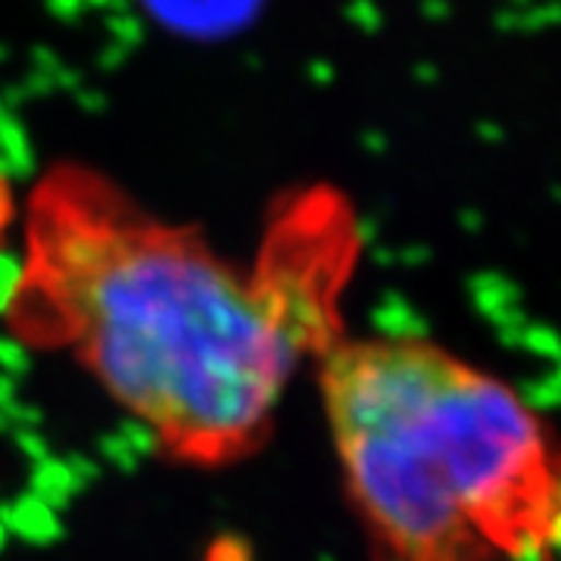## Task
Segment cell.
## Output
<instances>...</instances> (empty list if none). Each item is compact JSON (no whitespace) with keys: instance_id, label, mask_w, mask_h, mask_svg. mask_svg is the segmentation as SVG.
I'll use <instances>...</instances> for the list:
<instances>
[{"instance_id":"7a4b0ae2","label":"cell","mask_w":561,"mask_h":561,"mask_svg":"<svg viewBox=\"0 0 561 561\" xmlns=\"http://www.w3.org/2000/svg\"><path fill=\"white\" fill-rule=\"evenodd\" d=\"M38 256L110 393L191 446L253 434L300 362L260 287L94 197L69 191L47 203Z\"/></svg>"},{"instance_id":"9c48e42d","label":"cell","mask_w":561,"mask_h":561,"mask_svg":"<svg viewBox=\"0 0 561 561\" xmlns=\"http://www.w3.org/2000/svg\"><path fill=\"white\" fill-rule=\"evenodd\" d=\"M25 287V262L16 253L0 250V316H7Z\"/></svg>"},{"instance_id":"ba28073f","label":"cell","mask_w":561,"mask_h":561,"mask_svg":"<svg viewBox=\"0 0 561 561\" xmlns=\"http://www.w3.org/2000/svg\"><path fill=\"white\" fill-rule=\"evenodd\" d=\"M116 434H119L122 440L128 443V449L138 456L140 461L150 459V456H157L160 453V443H162V431L157 424H150L147 419H125L119 421V427H116Z\"/></svg>"},{"instance_id":"52a82bcc","label":"cell","mask_w":561,"mask_h":561,"mask_svg":"<svg viewBox=\"0 0 561 561\" xmlns=\"http://www.w3.org/2000/svg\"><path fill=\"white\" fill-rule=\"evenodd\" d=\"M371 324L378 328V334H383V341H424L427 324H421L402 302L387 300L371 312Z\"/></svg>"},{"instance_id":"e0dca14e","label":"cell","mask_w":561,"mask_h":561,"mask_svg":"<svg viewBox=\"0 0 561 561\" xmlns=\"http://www.w3.org/2000/svg\"><path fill=\"white\" fill-rule=\"evenodd\" d=\"M7 213H10V203H7V194H3V187H0V228H3V221H7Z\"/></svg>"},{"instance_id":"5b68a950","label":"cell","mask_w":561,"mask_h":561,"mask_svg":"<svg viewBox=\"0 0 561 561\" xmlns=\"http://www.w3.org/2000/svg\"><path fill=\"white\" fill-rule=\"evenodd\" d=\"M253 3L256 0H150L162 20L194 32H219L225 25L247 20Z\"/></svg>"},{"instance_id":"5bb4252c","label":"cell","mask_w":561,"mask_h":561,"mask_svg":"<svg viewBox=\"0 0 561 561\" xmlns=\"http://www.w3.org/2000/svg\"><path fill=\"white\" fill-rule=\"evenodd\" d=\"M66 465L72 468V474H76V481H79L81 490H88L91 483L101 481V465L91 459V456H84V453H69V456H66Z\"/></svg>"},{"instance_id":"7c38bea8","label":"cell","mask_w":561,"mask_h":561,"mask_svg":"<svg viewBox=\"0 0 561 561\" xmlns=\"http://www.w3.org/2000/svg\"><path fill=\"white\" fill-rule=\"evenodd\" d=\"M44 424V412L35 402L13 400L7 409H0V434H13L20 427H35L38 431Z\"/></svg>"},{"instance_id":"30bf717a","label":"cell","mask_w":561,"mask_h":561,"mask_svg":"<svg viewBox=\"0 0 561 561\" xmlns=\"http://www.w3.org/2000/svg\"><path fill=\"white\" fill-rule=\"evenodd\" d=\"M0 371L10 375V378H16V381L25 378L32 371V353H28V346L16 341V337L0 334Z\"/></svg>"},{"instance_id":"9a60e30c","label":"cell","mask_w":561,"mask_h":561,"mask_svg":"<svg viewBox=\"0 0 561 561\" xmlns=\"http://www.w3.org/2000/svg\"><path fill=\"white\" fill-rule=\"evenodd\" d=\"M213 561H250V552H247V546L241 540H225L216 546Z\"/></svg>"},{"instance_id":"ac0fdd59","label":"cell","mask_w":561,"mask_h":561,"mask_svg":"<svg viewBox=\"0 0 561 561\" xmlns=\"http://www.w3.org/2000/svg\"><path fill=\"white\" fill-rule=\"evenodd\" d=\"M7 540H10V530L3 527V522H0V552L7 549Z\"/></svg>"},{"instance_id":"8992f818","label":"cell","mask_w":561,"mask_h":561,"mask_svg":"<svg viewBox=\"0 0 561 561\" xmlns=\"http://www.w3.org/2000/svg\"><path fill=\"white\" fill-rule=\"evenodd\" d=\"M28 493H35L41 502H47L54 512H62V508H69L72 500L84 493L76 481V474H72V468L66 465V459H57V456H50V459H44L35 465V471H32V490Z\"/></svg>"},{"instance_id":"d6986e66","label":"cell","mask_w":561,"mask_h":561,"mask_svg":"<svg viewBox=\"0 0 561 561\" xmlns=\"http://www.w3.org/2000/svg\"><path fill=\"white\" fill-rule=\"evenodd\" d=\"M397 561H402V559H397Z\"/></svg>"},{"instance_id":"4fadbf2b","label":"cell","mask_w":561,"mask_h":561,"mask_svg":"<svg viewBox=\"0 0 561 561\" xmlns=\"http://www.w3.org/2000/svg\"><path fill=\"white\" fill-rule=\"evenodd\" d=\"M13 437V443H16V449H20L22 456L28 461H44L50 459V443L41 437V431H35V427H20V431H13L10 434Z\"/></svg>"},{"instance_id":"3957f363","label":"cell","mask_w":561,"mask_h":561,"mask_svg":"<svg viewBox=\"0 0 561 561\" xmlns=\"http://www.w3.org/2000/svg\"><path fill=\"white\" fill-rule=\"evenodd\" d=\"M262 300L268 302L278 324L300 343L302 350L312 343L328 341L331 334V316L321 302L316 284L297 265H275L265 278L256 284Z\"/></svg>"},{"instance_id":"8fae6325","label":"cell","mask_w":561,"mask_h":561,"mask_svg":"<svg viewBox=\"0 0 561 561\" xmlns=\"http://www.w3.org/2000/svg\"><path fill=\"white\" fill-rule=\"evenodd\" d=\"M98 449H101V456L106 465H113L116 471L122 474H135L140 468V459L128 449V443L122 440L119 434L113 431V434H103L101 440H98Z\"/></svg>"},{"instance_id":"2e32d148","label":"cell","mask_w":561,"mask_h":561,"mask_svg":"<svg viewBox=\"0 0 561 561\" xmlns=\"http://www.w3.org/2000/svg\"><path fill=\"white\" fill-rule=\"evenodd\" d=\"M13 400H20V381L0 371V409H7Z\"/></svg>"},{"instance_id":"6da1fadb","label":"cell","mask_w":561,"mask_h":561,"mask_svg":"<svg viewBox=\"0 0 561 561\" xmlns=\"http://www.w3.org/2000/svg\"><path fill=\"white\" fill-rule=\"evenodd\" d=\"M324 397L353 490L402 561H561V440L424 341L341 346Z\"/></svg>"},{"instance_id":"277c9868","label":"cell","mask_w":561,"mask_h":561,"mask_svg":"<svg viewBox=\"0 0 561 561\" xmlns=\"http://www.w3.org/2000/svg\"><path fill=\"white\" fill-rule=\"evenodd\" d=\"M0 522L10 530V537H20L22 542L41 549L60 542L66 534L60 512H54L35 493H22L13 502H0Z\"/></svg>"}]
</instances>
